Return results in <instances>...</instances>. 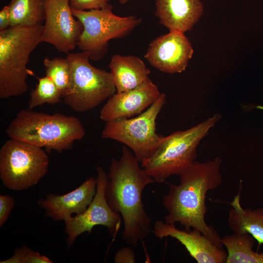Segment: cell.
I'll return each instance as SVG.
<instances>
[{
  "instance_id": "cell-10",
  "label": "cell",
  "mask_w": 263,
  "mask_h": 263,
  "mask_svg": "<svg viewBox=\"0 0 263 263\" xmlns=\"http://www.w3.org/2000/svg\"><path fill=\"white\" fill-rule=\"evenodd\" d=\"M96 190L93 200L83 212L64 221L68 246L73 244L79 235L91 233L95 226H105L114 239L120 228L122 218L110 207L106 197L107 174L101 167L96 168Z\"/></svg>"
},
{
  "instance_id": "cell-15",
  "label": "cell",
  "mask_w": 263,
  "mask_h": 263,
  "mask_svg": "<svg viewBox=\"0 0 263 263\" xmlns=\"http://www.w3.org/2000/svg\"><path fill=\"white\" fill-rule=\"evenodd\" d=\"M96 186V178L91 177L69 193L47 194L38 205L45 210L46 216L56 221H65L73 214H79L87 208L94 198Z\"/></svg>"
},
{
  "instance_id": "cell-9",
  "label": "cell",
  "mask_w": 263,
  "mask_h": 263,
  "mask_svg": "<svg viewBox=\"0 0 263 263\" xmlns=\"http://www.w3.org/2000/svg\"><path fill=\"white\" fill-rule=\"evenodd\" d=\"M166 102V94L161 93L150 107L135 117L106 122L102 137L123 144L139 163L143 162L153 154L164 137L156 132V121Z\"/></svg>"
},
{
  "instance_id": "cell-26",
  "label": "cell",
  "mask_w": 263,
  "mask_h": 263,
  "mask_svg": "<svg viewBox=\"0 0 263 263\" xmlns=\"http://www.w3.org/2000/svg\"><path fill=\"white\" fill-rule=\"evenodd\" d=\"M115 263H134L136 262L133 251L129 246H125L117 250L114 257Z\"/></svg>"
},
{
  "instance_id": "cell-29",
  "label": "cell",
  "mask_w": 263,
  "mask_h": 263,
  "mask_svg": "<svg viewBox=\"0 0 263 263\" xmlns=\"http://www.w3.org/2000/svg\"><path fill=\"white\" fill-rule=\"evenodd\" d=\"M255 108H257V109H258L263 110V106L258 105V106H256Z\"/></svg>"
},
{
  "instance_id": "cell-19",
  "label": "cell",
  "mask_w": 263,
  "mask_h": 263,
  "mask_svg": "<svg viewBox=\"0 0 263 263\" xmlns=\"http://www.w3.org/2000/svg\"><path fill=\"white\" fill-rule=\"evenodd\" d=\"M255 239L248 233H233L221 239L226 249V263H263V251L253 250Z\"/></svg>"
},
{
  "instance_id": "cell-1",
  "label": "cell",
  "mask_w": 263,
  "mask_h": 263,
  "mask_svg": "<svg viewBox=\"0 0 263 263\" xmlns=\"http://www.w3.org/2000/svg\"><path fill=\"white\" fill-rule=\"evenodd\" d=\"M221 163L219 157L204 162L195 161L180 174L178 185L169 184L168 192L162 199L167 211L165 222L179 223L186 230L197 229L220 246H223L221 238L207 224L205 215L207 192L222 183Z\"/></svg>"
},
{
  "instance_id": "cell-6",
  "label": "cell",
  "mask_w": 263,
  "mask_h": 263,
  "mask_svg": "<svg viewBox=\"0 0 263 263\" xmlns=\"http://www.w3.org/2000/svg\"><path fill=\"white\" fill-rule=\"evenodd\" d=\"M66 58L70 83L62 99L72 110L83 113L93 109L116 92L110 72L93 66L87 52L69 53Z\"/></svg>"
},
{
  "instance_id": "cell-22",
  "label": "cell",
  "mask_w": 263,
  "mask_h": 263,
  "mask_svg": "<svg viewBox=\"0 0 263 263\" xmlns=\"http://www.w3.org/2000/svg\"><path fill=\"white\" fill-rule=\"evenodd\" d=\"M43 62L45 75L52 79L63 96L68 90L70 83V67L66 58L45 57Z\"/></svg>"
},
{
  "instance_id": "cell-7",
  "label": "cell",
  "mask_w": 263,
  "mask_h": 263,
  "mask_svg": "<svg viewBox=\"0 0 263 263\" xmlns=\"http://www.w3.org/2000/svg\"><path fill=\"white\" fill-rule=\"evenodd\" d=\"M49 160L42 148L10 138L0 150V178L7 188L26 189L37 184L48 170Z\"/></svg>"
},
{
  "instance_id": "cell-16",
  "label": "cell",
  "mask_w": 263,
  "mask_h": 263,
  "mask_svg": "<svg viewBox=\"0 0 263 263\" xmlns=\"http://www.w3.org/2000/svg\"><path fill=\"white\" fill-rule=\"evenodd\" d=\"M155 16L169 31L182 33L191 30L204 10L200 0H156Z\"/></svg>"
},
{
  "instance_id": "cell-8",
  "label": "cell",
  "mask_w": 263,
  "mask_h": 263,
  "mask_svg": "<svg viewBox=\"0 0 263 263\" xmlns=\"http://www.w3.org/2000/svg\"><path fill=\"white\" fill-rule=\"evenodd\" d=\"M112 9L111 4L104 8L90 10L72 9L74 16L83 26L77 46L87 52L94 61L104 57L110 40L124 38L141 22L140 19L133 16H118Z\"/></svg>"
},
{
  "instance_id": "cell-28",
  "label": "cell",
  "mask_w": 263,
  "mask_h": 263,
  "mask_svg": "<svg viewBox=\"0 0 263 263\" xmlns=\"http://www.w3.org/2000/svg\"><path fill=\"white\" fill-rule=\"evenodd\" d=\"M130 0H119V2L122 4H124L128 2Z\"/></svg>"
},
{
  "instance_id": "cell-23",
  "label": "cell",
  "mask_w": 263,
  "mask_h": 263,
  "mask_svg": "<svg viewBox=\"0 0 263 263\" xmlns=\"http://www.w3.org/2000/svg\"><path fill=\"white\" fill-rule=\"evenodd\" d=\"M0 263H52L48 257L42 255L26 245L15 249L14 255Z\"/></svg>"
},
{
  "instance_id": "cell-18",
  "label": "cell",
  "mask_w": 263,
  "mask_h": 263,
  "mask_svg": "<svg viewBox=\"0 0 263 263\" xmlns=\"http://www.w3.org/2000/svg\"><path fill=\"white\" fill-rule=\"evenodd\" d=\"M228 225L233 233H248L258 242V250L263 244V208H244L240 203V192L234 196Z\"/></svg>"
},
{
  "instance_id": "cell-11",
  "label": "cell",
  "mask_w": 263,
  "mask_h": 263,
  "mask_svg": "<svg viewBox=\"0 0 263 263\" xmlns=\"http://www.w3.org/2000/svg\"><path fill=\"white\" fill-rule=\"evenodd\" d=\"M44 5L42 42L68 54L77 46L83 24L73 14L70 0H44Z\"/></svg>"
},
{
  "instance_id": "cell-12",
  "label": "cell",
  "mask_w": 263,
  "mask_h": 263,
  "mask_svg": "<svg viewBox=\"0 0 263 263\" xmlns=\"http://www.w3.org/2000/svg\"><path fill=\"white\" fill-rule=\"evenodd\" d=\"M193 52L184 33L169 31L150 42L144 57L152 66L162 72L180 73L186 69Z\"/></svg>"
},
{
  "instance_id": "cell-20",
  "label": "cell",
  "mask_w": 263,
  "mask_h": 263,
  "mask_svg": "<svg viewBox=\"0 0 263 263\" xmlns=\"http://www.w3.org/2000/svg\"><path fill=\"white\" fill-rule=\"evenodd\" d=\"M8 5L10 27H33L44 21V0H11Z\"/></svg>"
},
{
  "instance_id": "cell-2",
  "label": "cell",
  "mask_w": 263,
  "mask_h": 263,
  "mask_svg": "<svg viewBox=\"0 0 263 263\" xmlns=\"http://www.w3.org/2000/svg\"><path fill=\"white\" fill-rule=\"evenodd\" d=\"M139 163L132 150L123 146L120 159L111 160L105 193L109 205L123 220V239L133 246L152 231L142 194L146 187L155 181Z\"/></svg>"
},
{
  "instance_id": "cell-13",
  "label": "cell",
  "mask_w": 263,
  "mask_h": 263,
  "mask_svg": "<svg viewBox=\"0 0 263 263\" xmlns=\"http://www.w3.org/2000/svg\"><path fill=\"white\" fill-rule=\"evenodd\" d=\"M160 94L158 87L149 78L133 89L116 92L102 107L100 118L105 122L131 118L147 110Z\"/></svg>"
},
{
  "instance_id": "cell-24",
  "label": "cell",
  "mask_w": 263,
  "mask_h": 263,
  "mask_svg": "<svg viewBox=\"0 0 263 263\" xmlns=\"http://www.w3.org/2000/svg\"><path fill=\"white\" fill-rule=\"evenodd\" d=\"M109 0H70L72 9L85 11L104 8L108 6Z\"/></svg>"
},
{
  "instance_id": "cell-27",
  "label": "cell",
  "mask_w": 263,
  "mask_h": 263,
  "mask_svg": "<svg viewBox=\"0 0 263 263\" xmlns=\"http://www.w3.org/2000/svg\"><path fill=\"white\" fill-rule=\"evenodd\" d=\"M10 27V15L9 5L4 6L0 11V31Z\"/></svg>"
},
{
  "instance_id": "cell-3",
  "label": "cell",
  "mask_w": 263,
  "mask_h": 263,
  "mask_svg": "<svg viewBox=\"0 0 263 263\" xmlns=\"http://www.w3.org/2000/svg\"><path fill=\"white\" fill-rule=\"evenodd\" d=\"M6 132L10 138L59 153L71 149L75 141L81 140L85 135L81 121L75 116L29 109L20 110Z\"/></svg>"
},
{
  "instance_id": "cell-25",
  "label": "cell",
  "mask_w": 263,
  "mask_h": 263,
  "mask_svg": "<svg viewBox=\"0 0 263 263\" xmlns=\"http://www.w3.org/2000/svg\"><path fill=\"white\" fill-rule=\"evenodd\" d=\"M15 206L14 198L8 195H0V227L6 222Z\"/></svg>"
},
{
  "instance_id": "cell-14",
  "label": "cell",
  "mask_w": 263,
  "mask_h": 263,
  "mask_svg": "<svg viewBox=\"0 0 263 263\" xmlns=\"http://www.w3.org/2000/svg\"><path fill=\"white\" fill-rule=\"evenodd\" d=\"M152 232L158 239L170 237L177 240L198 263H225L227 252L223 246L217 245L197 229L180 230L175 224L159 220L154 223Z\"/></svg>"
},
{
  "instance_id": "cell-21",
  "label": "cell",
  "mask_w": 263,
  "mask_h": 263,
  "mask_svg": "<svg viewBox=\"0 0 263 263\" xmlns=\"http://www.w3.org/2000/svg\"><path fill=\"white\" fill-rule=\"evenodd\" d=\"M38 80V83L31 92L28 109L33 110L45 104L54 105L61 101L63 96L50 78L45 75Z\"/></svg>"
},
{
  "instance_id": "cell-5",
  "label": "cell",
  "mask_w": 263,
  "mask_h": 263,
  "mask_svg": "<svg viewBox=\"0 0 263 263\" xmlns=\"http://www.w3.org/2000/svg\"><path fill=\"white\" fill-rule=\"evenodd\" d=\"M221 118L217 113L186 130L164 136L153 154L141 163V167L158 183L173 175L179 176L195 161L197 147Z\"/></svg>"
},
{
  "instance_id": "cell-17",
  "label": "cell",
  "mask_w": 263,
  "mask_h": 263,
  "mask_svg": "<svg viewBox=\"0 0 263 263\" xmlns=\"http://www.w3.org/2000/svg\"><path fill=\"white\" fill-rule=\"evenodd\" d=\"M116 92L133 89L150 78V71L139 57L113 55L109 65Z\"/></svg>"
},
{
  "instance_id": "cell-4",
  "label": "cell",
  "mask_w": 263,
  "mask_h": 263,
  "mask_svg": "<svg viewBox=\"0 0 263 263\" xmlns=\"http://www.w3.org/2000/svg\"><path fill=\"white\" fill-rule=\"evenodd\" d=\"M43 25L9 27L0 31V98L19 96L28 89L27 69L32 52L42 42Z\"/></svg>"
}]
</instances>
